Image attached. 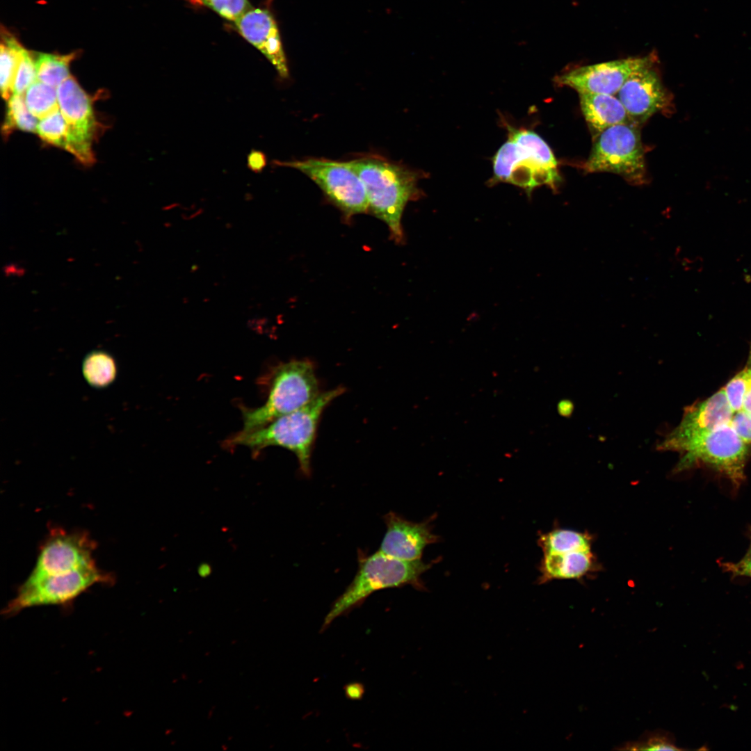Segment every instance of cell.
<instances>
[{
    "mask_svg": "<svg viewBox=\"0 0 751 751\" xmlns=\"http://www.w3.org/2000/svg\"><path fill=\"white\" fill-rule=\"evenodd\" d=\"M344 391L343 387L321 392L302 407L277 418L268 425L248 433L239 432L225 441L230 447L245 446L255 453L268 446H280L297 458L301 472L311 474V459L321 417L330 403Z\"/></svg>",
    "mask_w": 751,
    "mask_h": 751,
    "instance_id": "1",
    "label": "cell"
},
{
    "mask_svg": "<svg viewBox=\"0 0 751 751\" xmlns=\"http://www.w3.org/2000/svg\"><path fill=\"white\" fill-rule=\"evenodd\" d=\"M508 139L492 158L490 183H508L531 194L538 186L556 190L561 181L557 160L548 144L534 131L508 124Z\"/></svg>",
    "mask_w": 751,
    "mask_h": 751,
    "instance_id": "2",
    "label": "cell"
},
{
    "mask_svg": "<svg viewBox=\"0 0 751 751\" xmlns=\"http://www.w3.org/2000/svg\"><path fill=\"white\" fill-rule=\"evenodd\" d=\"M349 161L365 187L369 209L387 224L393 238L401 241L403 213L407 203L417 195L419 173L373 154Z\"/></svg>",
    "mask_w": 751,
    "mask_h": 751,
    "instance_id": "3",
    "label": "cell"
},
{
    "mask_svg": "<svg viewBox=\"0 0 751 751\" xmlns=\"http://www.w3.org/2000/svg\"><path fill=\"white\" fill-rule=\"evenodd\" d=\"M357 558L356 574L331 606L323 622L321 632L329 627L338 617L360 606L376 591L407 585L419 590H425L421 575L433 564L426 563L421 559H398L379 551L369 555L363 550H358Z\"/></svg>",
    "mask_w": 751,
    "mask_h": 751,
    "instance_id": "4",
    "label": "cell"
},
{
    "mask_svg": "<svg viewBox=\"0 0 751 751\" xmlns=\"http://www.w3.org/2000/svg\"><path fill=\"white\" fill-rule=\"evenodd\" d=\"M270 378L266 402L255 408L242 407L243 426L240 432L261 428L302 407L321 393L314 366L307 360H292L276 366Z\"/></svg>",
    "mask_w": 751,
    "mask_h": 751,
    "instance_id": "5",
    "label": "cell"
},
{
    "mask_svg": "<svg viewBox=\"0 0 751 751\" xmlns=\"http://www.w3.org/2000/svg\"><path fill=\"white\" fill-rule=\"evenodd\" d=\"M661 449L681 454L678 470L704 465L722 474L736 486L745 479V465L750 453V445L740 438L729 423Z\"/></svg>",
    "mask_w": 751,
    "mask_h": 751,
    "instance_id": "6",
    "label": "cell"
},
{
    "mask_svg": "<svg viewBox=\"0 0 751 751\" xmlns=\"http://www.w3.org/2000/svg\"><path fill=\"white\" fill-rule=\"evenodd\" d=\"M639 127L633 123H622L595 136L585 170L615 173L633 184L644 183L645 152Z\"/></svg>",
    "mask_w": 751,
    "mask_h": 751,
    "instance_id": "7",
    "label": "cell"
},
{
    "mask_svg": "<svg viewBox=\"0 0 751 751\" xmlns=\"http://www.w3.org/2000/svg\"><path fill=\"white\" fill-rule=\"evenodd\" d=\"M274 163L305 175L319 187L328 200L347 216L362 213L369 209L365 187L349 161L307 158Z\"/></svg>",
    "mask_w": 751,
    "mask_h": 751,
    "instance_id": "8",
    "label": "cell"
},
{
    "mask_svg": "<svg viewBox=\"0 0 751 751\" xmlns=\"http://www.w3.org/2000/svg\"><path fill=\"white\" fill-rule=\"evenodd\" d=\"M110 580L96 564L67 573L28 577L3 613L10 617L31 607L66 605L93 585Z\"/></svg>",
    "mask_w": 751,
    "mask_h": 751,
    "instance_id": "9",
    "label": "cell"
},
{
    "mask_svg": "<svg viewBox=\"0 0 751 751\" xmlns=\"http://www.w3.org/2000/svg\"><path fill=\"white\" fill-rule=\"evenodd\" d=\"M56 90L59 109L67 124L64 150L83 164H92L95 161L92 143L97 127L92 102L72 76L59 85Z\"/></svg>",
    "mask_w": 751,
    "mask_h": 751,
    "instance_id": "10",
    "label": "cell"
},
{
    "mask_svg": "<svg viewBox=\"0 0 751 751\" xmlns=\"http://www.w3.org/2000/svg\"><path fill=\"white\" fill-rule=\"evenodd\" d=\"M94 550L93 540L83 531L54 529L42 544L28 577L34 579L67 573L94 565Z\"/></svg>",
    "mask_w": 751,
    "mask_h": 751,
    "instance_id": "11",
    "label": "cell"
},
{
    "mask_svg": "<svg viewBox=\"0 0 751 751\" xmlns=\"http://www.w3.org/2000/svg\"><path fill=\"white\" fill-rule=\"evenodd\" d=\"M656 57L649 54L581 66L556 76L557 84L579 92L615 95L634 72L655 64Z\"/></svg>",
    "mask_w": 751,
    "mask_h": 751,
    "instance_id": "12",
    "label": "cell"
},
{
    "mask_svg": "<svg viewBox=\"0 0 751 751\" xmlns=\"http://www.w3.org/2000/svg\"><path fill=\"white\" fill-rule=\"evenodd\" d=\"M615 95L631 122L639 127L656 113L668 111L672 106L671 95L654 64L631 74Z\"/></svg>",
    "mask_w": 751,
    "mask_h": 751,
    "instance_id": "13",
    "label": "cell"
},
{
    "mask_svg": "<svg viewBox=\"0 0 751 751\" xmlns=\"http://www.w3.org/2000/svg\"><path fill=\"white\" fill-rule=\"evenodd\" d=\"M432 519L417 523L389 512L383 517L386 532L378 551L401 560L421 559L424 549L439 541V537L432 532Z\"/></svg>",
    "mask_w": 751,
    "mask_h": 751,
    "instance_id": "14",
    "label": "cell"
},
{
    "mask_svg": "<svg viewBox=\"0 0 751 751\" xmlns=\"http://www.w3.org/2000/svg\"><path fill=\"white\" fill-rule=\"evenodd\" d=\"M241 35L259 50L282 79L289 76V66L277 22L271 13L251 8L235 22Z\"/></svg>",
    "mask_w": 751,
    "mask_h": 751,
    "instance_id": "15",
    "label": "cell"
},
{
    "mask_svg": "<svg viewBox=\"0 0 751 751\" xmlns=\"http://www.w3.org/2000/svg\"><path fill=\"white\" fill-rule=\"evenodd\" d=\"M734 414L723 388L707 398L687 407L679 425L660 444H669L687 439L729 423Z\"/></svg>",
    "mask_w": 751,
    "mask_h": 751,
    "instance_id": "16",
    "label": "cell"
},
{
    "mask_svg": "<svg viewBox=\"0 0 751 751\" xmlns=\"http://www.w3.org/2000/svg\"><path fill=\"white\" fill-rule=\"evenodd\" d=\"M579 97L582 113L593 137L613 125L633 123L616 95L579 92Z\"/></svg>",
    "mask_w": 751,
    "mask_h": 751,
    "instance_id": "17",
    "label": "cell"
},
{
    "mask_svg": "<svg viewBox=\"0 0 751 751\" xmlns=\"http://www.w3.org/2000/svg\"><path fill=\"white\" fill-rule=\"evenodd\" d=\"M597 567L592 551L545 553L540 563L539 583L553 579H579Z\"/></svg>",
    "mask_w": 751,
    "mask_h": 751,
    "instance_id": "18",
    "label": "cell"
},
{
    "mask_svg": "<svg viewBox=\"0 0 751 751\" xmlns=\"http://www.w3.org/2000/svg\"><path fill=\"white\" fill-rule=\"evenodd\" d=\"M592 538L588 533L570 529L555 528L540 535L538 544L544 554L592 551Z\"/></svg>",
    "mask_w": 751,
    "mask_h": 751,
    "instance_id": "19",
    "label": "cell"
},
{
    "mask_svg": "<svg viewBox=\"0 0 751 751\" xmlns=\"http://www.w3.org/2000/svg\"><path fill=\"white\" fill-rule=\"evenodd\" d=\"M76 56L75 53L66 55L39 53L35 60L37 79L57 88L71 76L70 64Z\"/></svg>",
    "mask_w": 751,
    "mask_h": 751,
    "instance_id": "20",
    "label": "cell"
},
{
    "mask_svg": "<svg viewBox=\"0 0 751 751\" xmlns=\"http://www.w3.org/2000/svg\"><path fill=\"white\" fill-rule=\"evenodd\" d=\"M82 369L87 382L97 388L111 384L117 375L114 359L103 350L90 353L83 360Z\"/></svg>",
    "mask_w": 751,
    "mask_h": 751,
    "instance_id": "21",
    "label": "cell"
},
{
    "mask_svg": "<svg viewBox=\"0 0 751 751\" xmlns=\"http://www.w3.org/2000/svg\"><path fill=\"white\" fill-rule=\"evenodd\" d=\"M23 47L12 35L6 33L0 49V86L1 96L8 100L13 95V88Z\"/></svg>",
    "mask_w": 751,
    "mask_h": 751,
    "instance_id": "22",
    "label": "cell"
},
{
    "mask_svg": "<svg viewBox=\"0 0 751 751\" xmlns=\"http://www.w3.org/2000/svg\"><path fill=\"white\" fill-rule=\"evenodd\" d=\"M24 94L28 109L38 119H42L59 109L56 88L38 79L27 88Z\"/></svg>",
    "mask_w": 751,
    "mask_h": 751,
    "instance_id": "23",
    "label": "cell"
},
{
    "mask_svg": "<svg viewBox=\"0 0 751 751\" xmlns=\"http://www.w3.org/2000/svg\"><path fill=\"white\" fill-rule=\"evenodd\" d=\"M38 123V118L28 109L24 95L13 94L7 100L3 134H8L13 129L35 133Z\"/></svg>",
    "mask_w": 751,
    "mask_h": 751,
    "instance_id": "24",
    "label": "cell"
},
{
    "mask_svg": "<svg viewBox=\"0 0 751 751\" xmlns=\"http://www.w3.org/2000/svg\"><path fill=\"white\" fill-rule=\"evenodd\" d=\"M36 133L45 142L65 149L67 124L60 109L38 121Z\"/></svg>",
    "mask_w": 751,
    "mask_h": 751,
    "instance_id": "25",
    "label": "cell"
},
{
    "mask_svg": "<svg viewBox=\"0 0 751 751\" xmlns=\"http://www.w3.org/2000/svg\"><path fill=\"white\" fill-rule=\"evenodd\" d=\"M36 80L35 60L31 53L23 47L16 70L13 94L24 95L27 88Z\"/></svg>",
    "mask_w": 751,
    "mask_h": 751,
    "instance_id": "26",
    "label": "cell"
},
{
    "mask_svg": "<svg viewBox=\"0 0 751 751\" xmlns=\"http://www.w3.org/2000/svg\"><path fill=\"white\" fill-rule=\"evenodd\" d=\"M195 3L204 5L212 9L222 17L233 21L239 19L250 9L248 0H190Z\"/></svg>",
    "mask_w": 751,
    "mask_h": 751,
    "instance_id": "27",
    "label": "cell"
},
{
    "mask_svg": "<svg viewBox=\"0 0 751 751\" xmlns=\"http://www.w3.org/2000/svg\"><path fill=\"white\" fill-rule=\"evenodd\" d=\"M621 750H677L672 738L662 731H655L643 735V739L628 742Z\"/></svg>",
    "mask_w": 751,
    "mask_h": 751,
    "instance_id": "28",
    "label": "cell"
},
{
    "mask_svg": "<svg viewBox=\"0 0 751 751\" xmlns=\"http://www.w3.org/2000/svg\"><path fill=\"white\" fill-rule=\"evenodd\" d=\"M727 401L734 412L743 407L746 390L745 371L743 369L737 373L723 387Z\"/></svg>",
    "mask_w": 751,
    "mask_h": 751,
    "instance_id": "29",
    "label": "cell"
},
{
    "mask_svg": "<svg viewBox=\"0 0 751 751\" xmlns=\"http://www.w3.org/2000/svg\"><path fill=\"white\" fill-rule=\"evenodd\" d=\"M729 423L740 438L751 445V412L743 409L734 412Z\"/></svg>",
    "mask_w": 751,
    "mask_h": 751,
    "instance_id": "30",
    "label": "cell"
},
{
    "mask_svg": "<svg viewBox=\"0 0 751 751\" xmlns=\"http://www.w3.org/2000/svg\"><path fill=\"white\" fill-rule=\"evenodd\" d=\"M722 567L725 571L735 576H744L751 579V540L750 548L741 560L736 563H725L722 564Z\"/></svg>",
    "mask_w": 751,
    "mask_h": 751,
    "instance_id": "31",
    "label": "cell"
},
{
    "mask_svg": "<svg viewBox=\"0 0 751 751\" xmlns=\"http://www.w3.org/2000/svg\"><path fill=\"white\" fill-rule=\"evenodd\" d=\"M743 369L745 371L746 390L744 397L743 409L751 412V344L749 357L747 363Z\"/></svg>",
    "mask_w": 751,
    "mask_h": 751,
    "instance_id": "32",
    "label": "cell"
},
{
    "mask_svg": "<svg viewBox=\"0 0 751 751\" xmlns=\"http://www.w3.org/2000/svg\"><path fill=\"white\" fill-rule=\"evenodd\" d=\"M266 164L264 155L260 152H252L248 157V165L252 170H261Z\"/></svg>",
    "mask_w": 751,
    "mask_h": 751,
    "instance_id": "33",
    "label": "cell"
}]
</instances>
